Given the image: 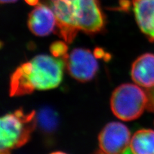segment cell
<instances>
[{
	"label": "cell",
	"mask_w": 154,
	"mask_h": 154,
	"mask_svg": "<svg viewBox=\"0 0 154 154\" xmlns=\"http://www.w3.org/2000/svg\"><path fill=\"white\" fill-rule=\"evenodd\" d=\"M63 59L47 55H37L19 66L10 80V96H20L35 90L44 91L59 86L63 78Z\"/></svg>",
	"instance_id": "1"
},
{
	"label": "cell",
	"mask_w": 154,
	"mask_h": 154,
	"mask_svg": "<svg viewBox=\"0 0 154 154\" xmlns=\"http://www.w3.org/2000/svg\"><path fill=\"white\" fill-rule=\"evenodd\" d=\"M37 123L35 111L25 112L21 109L7 114L0 122L1 150H11L25 145Z\"/></svg>",
	"instance_id": "2"
},
{
	"label": "cell",
	"mask_w": 154,
	"mask_h": 154,
	"mask_svg": "<svg viewBox=\"0 0 154 154\" xmlns=\"http://www.w3.org/2000/svg\"><path fill=\"white\" fill-rule=\"evenodd\" d=\"M146 91L139 85L126 83L116 88L110 98V108L118 118L128 122L139 118L147 107Z\"/></svg>",
	"instance_id": "3"
},
{
	"label": "cell",
	"mask_w": 154,
	"mask_h": 154,
	"mask_svg": "<svg viewBox=\"0 0 154 154\" xmlns=\"http://www.w3.org/2000/svg\"><path fill=\"white\" fill-rule=\"evenodd\" d=\"M75 19L77 29L89 35L102 32L106 20L98 0H75Z\"/></svg>",
	"instance_id": "4"
},
{
	"label": "cell",
	"mask_w": 154,
	"mask_h": 154,
	"mask_svg": "<svg viewBox=\"0 0 154 154\" xmlns=\"http://www.w3.org/2000/svg\"><path fill=\"white\" fill-rule=\"evenodd\" d=\"M63 59L69 74L80 82L92 80L98 70V63L94 53L85 48H75Z\"/></svg>",
	"instance_id": "5"
},
{
	"label": "cell",
	"mask_w": 154,
	"mask_h": 154,
	"mask_svg": "<svg viewBox=\"0 0 154 154\" xmlns=\"http://www.w3.org/2000/svg\"><path fill=\"white\" fill-rule=\"evenodd\" d=\"M131 139L128 128L113 122L107 124L98 136V150L96 154H123Z\"/></svg>",
	"instance_id": "6"
},
{
	"label": "cell",
	"mask_w": 154,
	"mask_h": 154,
	"mask_svg": "<svg viewBox=\"0 0 154 154\" xmlns=\"http://www.w3.org/2000/svg\"><path fill=\"white\" fill-rule=\"evenodd\" d=\"M75 0H50L57 22V33L67 43H71L79 32L75 19Z\"/></svg>",
	"instance_id": "7"
},
{
	"label": "cell",
	"mask_w": 154,
	"mask_h": 154,
	"mask_svg": "<svg viewBox=\"0 0 154 154\" xmlns=\"http://www.w3.org/2000/svg\"><path fill=\"white\" fill-rule=\"evenodd\" d=\"M56 18L52 9L46 5L38 3L30 12L28 26L30 32L36 36L45 37L55 30Z\"/></svg>",
	"instance_id": "8"
},
{
	"label": "cell",
	"mask_w": 154,
	"mask_h": 154,
	"mask_svg": "<svg viewBox=\"0 0 154 154\" xmlns=\"http://www.w3.org/2000/svg\"><path fill=\"white\" fill-rule=\"evenodd\" d=\"M131 74L137 85L145 89L154 87V54L146 53L138 57L132 63Z\"/></svg>",
	"instance_id": "9"
},
{
	"label": "cell",
	"mask_w": 154,
	"mask_h": 154,
	"mask_svg": "<svg viewBox=\"0 0 154 154\" xmlns=\"http://www.w3.org/2000/svg\"><path fill=\"white\" fill-rule=\"evenodd\" d=\"M137 25L150 42H154V0H132Z\"/></svg>",
	"instance_id": "10"
},
{
	"label": "cell",
	"mask_w": 154,
	"mask_h": 154,
	"mask_svg": "<svg viewBox=\"0 0 154 154\" xmlns=\"http://www.w3.org/2000/svg\"><path fill=\"white\" fill-rule=\"evenodd\" d=\"M123 154H154V131L141 129L131 137Z\"/></svg>",
	"instance_id": "11"
},
{
	"label": "cell",
	"mask_w": 154,
	"mask_h": 154,
	"mask_svg": "<svg viewBox=\"0 0 154 154\" xmlns=\"http://www.w3.org/2000/svg\"><path fill=\"white\" fill-rule=\"evenodd\" d=\"M37 123L41 128L46 132H51L57 128L58 124L57 114L49 108H45L40 110L37 115Z\"/></svg>",
	"instance_id": "12"
},
{
	"label": "cell",
	"mask_w": 154,
	"mask_h": 154,
	"mask_svg": "<svg viewBox=\"0 0 154 154\" xmlns=\"http://www.w3.org/2000/svg\"><path fill=\"white\" fill-rule=\"evenodd\" d=\"M66 43V42L61 41L53 42L50 47L51 55L56 58L64 59V57L67 54V50H68V47Z\"/></svg>",
	"instance_id": "13"
},
{
	"label": "cell",
	"mask_w": 154,
	"mask_h": 154,
	"mask_svg": "<svg viewBox=\"0 0 154 154\" xmlns=\"http://www.w3.org/2000/svg\"><path fill=\"white\" fill-rule=\"evenodd\" d=\"M145 91L148 96L146 109L150 112L154 113V87L149 89H146Z\"/></svg>",
	"instance_id": "14"
},
{
	"label": "cell",
	"mask_w": 154,
	"mask_h": 154,
	"mask_svg": "<svg viewBox=\"0 0 154 154\" xmlns=\"http://www.w3.org/2000/svg\"><path fill=\"white\" fill-rule=\"evenodd\" d=\"M94 54L96 58H107L110 57L108 54H105V52L103 50V49L100 48H96L94 51Z\"/></svg>",
	"instance_id": "15"
},
{
	"label": "cell",
	"mask_w": 154,
	"mask_h": 154,
	"mask_svg": "<svg viewBox=\"0 0 154 154\" xmlns=\"http://www.w3.org/2000/svg\"><path fill=\"white\" fill-rule=\"evenodd\" d=\"M120 6L123 11H127L131 5H130V3L128 0H122L120 3Z\"/></svg>",
	"instance_id": "16"
},
{
	"label": "cell",
	"mask_w": 154,
	"mask_h": 154,
	"mask_svg": "<svg viewBox=\"0 0 154 154\" xmlns=\"http://www.w3.org/2000/svg\"><path fill=\"white\" fill-rule=\"evenodd\" d=\"M25 2L29 5L35 6L38 3V0H25Z\"/></svg>",
	"instance_id": "17"
},
{
	"label": "cell",
	"mask_w": 154,
	"mask_h": 154,
	"mask_svg": "<svg viewBox=\"0 0 154 154\" xmlns=\"http://www.w3.org/2000/svg\"><path fill=\"white\" fill-rule=\"evenodd\" d=\"M17 0H0L1 3H14L17 2Z\"/></svg>",
	"instance_id": "18"
},
{
	"label": "cell",
	"mask_w": 154,
	"mask_h": 154,
	"mask_svg": "<svg viewBox=\"0 0 154 154\" xmlns=\"http://www.w3.org/2000/svg\"><path fill=\"white\" fill-rule=\"evenodd\" d=\"M8 150H1V154H11Z\"/></svg>",
	"instance_id": "19"
},
{
	"label": "cell",
	"mask_w": 154,
	"mask_h": 154,
	"mask_svg": "<svg viewBox=\"0 0 154 154\" xmlns=\"http://www.w3.org/2000/svg\"><path fill=\"white\" fill-rule=\"evenodd\" d=\"M50 154H67V153H65V152H59V151H58V152H52V153H50Z\"/></svg>",
	"instance_id": "20"
}]
</instances>
